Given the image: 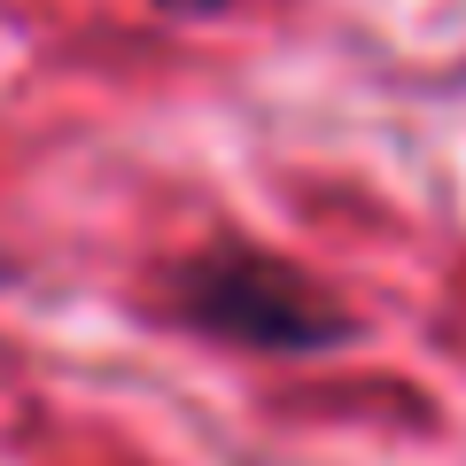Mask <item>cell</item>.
Returning <instances> with one entry per match:
<instances>
[{
    "label": "cell",
    "instance_id": "1",
    "mask_svg": "<svg viewBox=\"0 0 466 466\" xmlns=\"http://www.w3.org/2000/svg\"><path fill=\"white\" fill-rule=\"evenodd\" d=\"M187 327L218 334L233 350H280V358H311V350H342L358 334L350 303H334L311 272H296L288 257L257 249V241H210L202 257H187L171 280Z\"/></svg>",
    "mask_w": 466,
    "mask_h": 466
},
{
    "label": "cell",
    "instance_id": "2",
    "mask_svg": "<svg viewBox=\"0 0 466 466\" xmlns=\"http://www.w3.org/2000/svg\"><path fill=\"white\" fill-rule=\"evenodd\" d=\"M156 8H171V16H218V8H233V0H156Z\"/></svg>",
    "mask_w": 466,
    "mask_h": 466
}]
</instances>
